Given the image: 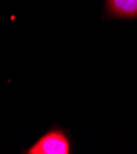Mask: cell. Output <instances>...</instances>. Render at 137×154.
<instances>
[{"mask_svg":"<svg viewBox=\"0 0 137 154\" xmlns=\"http://www.w3.org/2000/svg\"><path fill=\"white\" fill-rule=\"evenodd\" d=\"M69 142L67 137L58 131L49 132L29 149L30 154H68Z\"/></svg>","mask_w":137,"mask_h":154,"instance_id":"6da1fadb","label":"cell"},{"mask_svg":"<svg viewBox=\"0 0 137 154\" xmlns=\"http://www.w3.org/2000/svg\"><path fill=\"white\" fill-rule=\"evenodd\" d=\"M107 10L116 17H137V0H107Z\"/></svg>","mask_w":137,"mask_h":154,"instance_id":"7a4b0ae2","label":"cell"}]
</instances>
